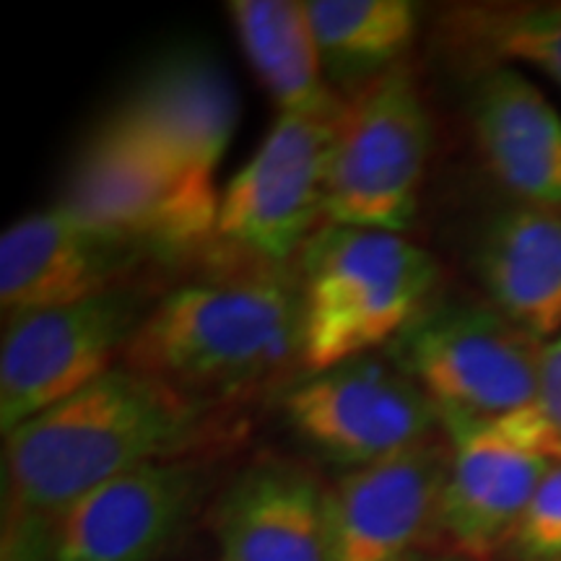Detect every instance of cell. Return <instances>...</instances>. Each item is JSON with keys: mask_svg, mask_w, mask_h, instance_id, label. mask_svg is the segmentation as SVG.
Listing matches in <instances>:
<instances>
[{"mask_svg": "<svg viewBox=\"0 0 561 561\" xmlns=\"http://www.w3.org/2000/svg\"><path fill=\"white\" fill-rule=\"evenodd\" d=\"M219 411L123 364L5 434L3 561H50L55 525L81 496L151 460L219 439Z\"/></svg>", "mask_w": 561, "mask_h": 561, "instance_id": "obj_1", "label": "cell"}, {"mask_svg": "<svg viewBox=\"0 0 561 561\" xmlns=\"http://www.w3.org/2000/svg\"><path fill=\"white\" fill-rule=\"evenodd\" d=\"M121 364L208 409L248 401L301 369L299 273L229 261L159 294Z\"/></svg>", "mask_w": 561, "mask_h": 561, "instance_id": "obj_2", "label": "cell"}, {"mask_svg": "<svg viewBox=\"0 0 561 561\" xmlns=\"http://www.w3.org/2000/svg\"><path fill=\"white\" fill-rule=\"evenodd\" d=\"M299 257L301 375L392 343L439 284L432 252L396 231L325 224Z\"/></svg>", "mask_w": 561, "mask_h": 561, "instance_id": "obj_3", "label": "cell"}, {"mask_svg": "<svg viewBox=\"0 0 561 561\" xmlns=\"http://www.w3.org/2000/svg\"><path fill=\"white\" fill-rule=\"evenodd\" d=\"M430 153L432 117L405 60L343 96L328 167L325 224L405 234L419 216Z\"/></svg>", "mask_w": 561, "mask_h": 561, "instance_id": "obj_4", "label": "cell"}, {"mask_svg": "<svg viewBox=\"0 0 561 561\" xmlns=\"http://www.w3.org/2000/svg\"><path fill=\"white\" fill-rule=\"evenodd\" d=\"M392 346V359L445 421H496L533 403L543 343L489 301H432Z\"/></svg>", "mask_w": 561, "mask_h": 561, "instance_id": "obj_5", "label": "cell"}, {"mask_svg": "<svg viewBox=\"0 0 561 561\" xmlns=\"http://www.w3.org/2000/svg\"><path fill=\"white\" fill-rule=\"evenodd\" d=\"M343 100L325 112L278 115L219 198L214 242L224 257L289 265L325 227L328 167Z\"/></svg>", "mask_w": 561, "mask_h": 561, "instance_id": "obj_6", "label": "cell"}, {"mask_svg": "<svg viewBox=\"0 0 561 561\" xmlns=\"http://www.w3.org/2000/svg\"><path fill=\"white\" fill-rule=\"evenodd\" d=\"M159 297L140 284L5 320L0 346L3 434L121 364Z\"/></svg>", "mask_w": 561, "mask_h": 561, "instance_id": "obj_7", "label": "cell"}, {"mask_svg": "<svg viewBox=\"0 0 561 561\" xmlns=\"http://www.w3.org/2000/svg\"><path fill=\"white\" fill-rule=\"evenodd\" d=\"M286 430L320 460L351 471L439 437L442 413L392 356L367 354L301 375L280 398Z\"/></svg>", "mask_w": 561, "mask_h": 561, "instance_id": "obj_8", "label": "cell"}, {"mask_svg": "<svg viewBox=\"0 0 561 561\" xmlns=\"http://www.w3.org/2000/svg\"><path fill=\"white\" fill-rule=\"evenodd\" d=\"M58 206L149 244L161 257L214 240L219 214V206L195 195L121 112L107 117L81 151Z\"/></svg>", "mask_w": 561, "mask_h": 561, "instance_id": "obj_9", "label": "cell"}, {"mask_svg": "<svg viewBox=\"0 0 561 561\" xmlns=\"http://www.w3.org/2000/svg\"><path fill=\"white\" fill-rule=\"evenodd\" d=\"M219 462L151 460L89 491L53 530L50 561H159L216 502Z\"/></svg>", "mask_w": 561, "mask_h": 561, "instance_id": "obj_10", "label": "cell"}, {"mask_svg": "<svg viewBox=\"0 0 561 561\" xmlns=\"http://www.w3.org/2000/svg\"><path fill=\"white\" fill-rule=\"evenodd\" d=\"M164 261L149 244L55 206L24 216L0 237L3 318L50 310L136 284L144 263Z\"/></svg>", "mask_w": 561, "mask_h": 561, "instance_id": "obj_11", "label": "cell"}, {"mask_svg": "<svg viewBox=\"0 0 561 561\" xmlns=\"http://www.w3.org/2000/svg\"><path fill=\"white\" fill-rule=\"evenodd\" d=\"M450 468L432 538L468 561L510 546L553 460L510 437L496 421H445Z\"/></svg>", "mask_w": 561, "mask_h": 561, "instance_id": "obj_12", "label": "cell"}, {"mask_svg": "<svg viewBox=\"0 0 561 561\" xmlns=\"http://www.w3.org/2000/svg\"><path fill=\"white\" fill-rule=\"evenodd\" d=\"M115 112L170 161L195 195L219 206L216 172L234 138L240 102L214 55L170 53Z\"/></svg>", "mask_w": 561, "mask_h": 561, "instance_id": "obj_13", "label": "cell"}, {"mask_svg": "<svg viewBox=\"0 0 561 561\" xmlns=\"http://www.w3.org/2000/svg\"><path fill=\"white\" fill-rule=\"evenodd\" d=\"M439 434L331 483V561H409L432 538L450 468Z\"/></svg>", "mask_w": 561, "mask_h": 561, "instance_id": "obj_14", "label": "cell"}, {"mask_svg": "<svg viewBox=\"0 0 561 561\" xmlns=\"http://www.w3.org/2000/svg\"><path fill=\"white\" fill-rule=\"evenodd\" d=\"M224 561H331V486L286 455H257L214 502Z\"/></svg>", "mask_w": 561, "mask_h": 561, "instance_id": "obj_15", "label": "cell"}, {"mask_svg": "<svg viewBox=\"0 0 561 561\" xmlns=\"http://www.w3.org/2000/svg\"><path fill=\"white\" fill-rule=\"evenodd\" d=\"M468 117L489 172L520 203L561 210V115L512 66L479 68Z\"/></svg>", "mask_w": 561, "mask_h": 561, "instance_id": "obj_16", "label": "cell"}, {"mask_svg": "<svg viewBox=\"0 0 561 561\" xmlns=\"http://www.w3.org/2000/svg\"><path fill=\"white\" fill-rule=\"evenodd\" d=\"M473 271L489 305L533 339L561 331V210L515 203L491 216Z\"/></svg>", "mask_w": 561, "mask_h": 561, "instance_id": "obj_17", "label": "cell"}, {"mask_svg": "<svg viewBox=\"0 0 561 561\" xmlns=\"http://www.w3.org/2000/svg\"><path fill=\"white\" fill-rule=\"evenodd\" d=\"M227 13L252 73L278 107V115H310L341 102L322 73L307 3L231 0Z\"/></svg>", "mask_w": 561, "mask_h": 561, "instance_id": "obj_18", "label": "cell"}, {"mask_svg": "<svg viewBox=\"0 0 561 561\" xmlns=\"http://www.w3.org/2000/svg\"><path fill=\"white\" fill-rule=\"evenodd\" d=\"M307 13L322 73L341 100L403 66L419 34L411 0H307Z\"/></svg>", "mask_w": 561, "mask_h": 561, "instance_id": "obj_19", "label": "cell"}, {"mask_svg": "<svg viewBox=\"0 0 561 561\" xmlns=\"http://www.w3.org/2000/svg\"><path fill=\"white\" fill-rule=\"evenodd\" d=\"M453 32L481 68L528 66L561 89V3L468 5L453 13Z\"/></svg>", "mask_w": 561, "mask_h": 561, "instance_id": "obj_20", "label": "cell"}, {"mask_svg": "<svg viewBox=\"0 0 561 561\" xmlns=\"http://www.w3.org/2000/svg\"><path fill=\"white\" fill-rule=\"evenodd\" d=\"M496 424L530 450L561 462V331L543 343L533 403L496 419Z\"/></svg>", "mask_w": 561, "mask_h": 561, "instance_id": "obj_21", "label": "cell"}, {"mask_svg": "<svg viewBox=\"0 0 561 561\" xmlns=\"http://www.w3.org/2000/svg\"><path fill=\"white\" fill-rule=\"evenodd\" d=\"M510 546L517 561H561V462L538 483Z\"/></svg>", "mask_w": 561, "mask_h": 561, "instance_id": "obj_22", "label": "cell"}]
</instances>
